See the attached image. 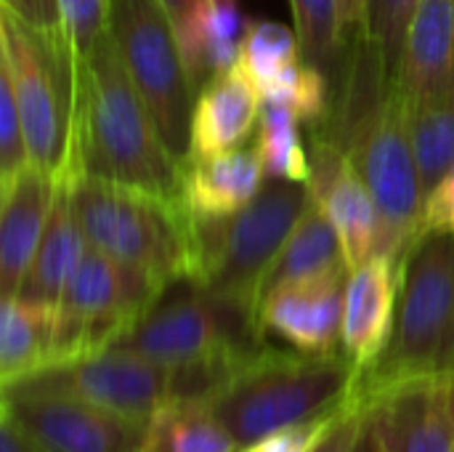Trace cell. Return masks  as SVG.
Segmentation results:
<instances>
[{"instance_id": "1", "label": "cell", "mask_w": 454, "mask_h": 452, "mask_svg": "<svg viewBox=\"0 0 454 452\" xmlns=\"http://www.w3.org/2000/svg\"><path fill=\"white\" fill-rule=\"evenodd\" d=\"M309 133L338 147L364 178L380 213L375 256L402 269L404 256L423 234L426 189L412 144L410 101L367 32L351 45L333 112L309 125Z\"/></svg>"}, {"instance_id": "2", "label": "cell", "mask_w": 454, "mask_h": 452, "mask_svg": "<svg viewBox=\"0 0 454 452\" xmlns=\"http://www.w3.org/2000/svg\"><path fill=\"white\" fill-rule=\"evenodd\" d=\"M74 178H96L181 202L184 165L162 141L112 35L77 59Z\"/></svg>"}, {"instance_id": "3", "label": "cell", "mask_w": 454, "mask_h": 452, "mask_svg": "<svg viewBox=\"0 0 454 452\" xmlns=\"http://www.w3.org/2000/svg\"><path fill=\"white\" fill-rule=\"evenodd\" d=\"M356 392L359 370L343 352L306 354L261 344L202 400H207L242 450L282 426L343 408Z\"/></svg>"}, {"instance_id": "4", "label": "cell", "mask_w": 454, "mask_h": 452, "mask_svg": "<svg viewBox=\"0 0 454 452\" xmlns=\"http://www.w3.org/2000/svg\"><path fill=\"white\" fill-rule=\"evenodd\" d=\"M309 205V186L266 178L258 197L231 216H192L186 282L242 312L258 330L261 285ZM261 333V330H258Z\"/></svg>"}, {"instance_id": "5", "label": "cell", "mask_w": 454, "mask_h": 452, "mask_svg": "<svg viewBox=\"0 0 454 452\" xmlns=\"http://www.w3.org/2000/svg\"><path fill=\"white\" fill-rule=\"evenodd\" d=\"M0 69L19 104L29 163L67 181L77 123V56L67 32L40 29L0 3Z\"/></svg>"}, {"instance_id": "6", "label": "cell", "mask_w": 454, "mask_h": 452, "mask_svg": "<svg viewBox=\"0 0 454 452\" xmlns=\"http://www.w3.org/2000/svg\"><path fill=\"white\" fill-rule=\"evenodd\" d=\"M253 322L202 290L157 301L120 341L173 376L170 397H207L229 370L263 344Z\"/></svg>"}, {"instance_id": "7", "label": "cell", "mask_w": 454, "mask_h": 452, "mask_svg": "<svg viewBox=\"0 0 454 452\" xmlns=\"http://www.w3.org/2000/svg\"><path fill=\"white\" fill-rule=\"evenodd\" d=\"M454 373V232H423L399 269L388 346L359 376L362 389L415 376Z\"/></svg>"}, {"instance_id": "8", "label": "cell", "mask_w": 454, "mask_h": 452, "mask_svg": "<svg viewBox=\"0 0 454 452\" xmlns=\"http://www.w3.org/2000/svg\"><path fill=\"white\" fill-rule=\"evenodd\" d=\"M67 184L90 248L165 288L178 280L186 282L192 240L189 213L181 202L96 178Z\"/></svg>"}, {"instance_id": "9", "label": "cell", "mask_w": 454, "mask_h": 452, "mask_svg": "<svg viewBox=\"0 0 454 452\" xmlns=\"http://www.w3.org/2000/svg\"><path fill=\"white\" fill-rule=\"evenodd\" d=\"M109 35L162 141L184 165L192 155L197 91L168 5L162 0H112Z\"/></svg>"}, {"instance_id": "10", "label": "cell", "mask_w": 454, "mask_h": 452, "mask_svg": "<svg viewBox=\"0 0 454 452\" xmlns=\"http://www.w3.org/2000/svg\"><path fill=\"white\" fill-rule=\"evenodd\" d=\"M165 290L149 274L128 269L88 245L56 306L53 365L114 346Z\"/></svg>"}, {"instance_id": "11", "label": "cell", "mask_w": 454, "mask_h": 452, "mask_svg": "<svg viewBox=\"0 0 454 452\" xmlns=\"http://www.w3.org/2000/svg\"><path fill=\"white\" fill-rule=\"evenodd\" d=\"M19 384L80 397L141 429H146L157 408L173 394L170 370L117 344L69 362L51 365Z\"/></svg>"}, {"instance_id": "12", "label": "cell", "mask_w": 454, "mask_h": 452, "mask_svg": "<svg viewBox=\"0 0 454 452\" xmlns=\"http://www.w3.org/2000/svg\"><path fill=\"white\" fill-rule=\"evenodd\" d=\"M0 408L53 452H141V426L56 389L3 386Z\"/></svg>"}, {"instance_id": "13", "label": "cell", "mask_w": 454, "mask_h": 452, "mask_svg": "<svg viewBox=\"0 0 454 452\" xmlns=\"http://www.w3.org/2000/svg\"><path fill=\"white\" fill-rule=\"evenodd\" d=\"M359 392L386 452H454L450 376H415Z\"/></svg>"}, {"instance_id": "14", "label": "cell", "mask_w": 454, "mask_h": 452, "mask_svg": "<svg viewBox=\"0 0 454 452\" xmlns=\"http://www.w3.org/2000/svg\"><path fill=\"white\" fill-rule=\"evenodd\" d=\"M348 266L293 280L263 296L258 306V330L290 344L306 354L343 352V309Z\"/></svg>"}, {"instance_id": "15", "label": "cell", "mask_w": 454, "mask_h": 452, "mask_svg": "<svg viewBox=\"0 0 454 452\" xmlns=\"http://www.w3.org/2000/svg\"><path fill=\"white\" fill-rule=\"evenodd\" d=\"M309 194L325 208V213L335 224L346 264L354 269L378 253L380 213L375 197L351 165V160L322 136L309 133Z\"/></svg>"}, {"instance_id": "16", "label": "cell", "mask_w": 454, "mask_h": 452, "mask_svg": "<svg viewBox=\"0 0 454 452\" xmlns=\"http://www.w3.org/2000/svg\"><path fill=\"white\" fill-rule=\"evenodd\" d=\"M59 178L32 163L0 186V298L19 293L48 229Z\"/></svg>"}, {"instance_id": "17", "label": "cell", "mask_w": 454, "mask_h": 452, "mask_svg": "<svg viewBox=\"0 0 454 452\" xmlns=\"http://www.w3.org/2000/svg\"><path fill=\"white\" fill-rule=\"evenodd\" d=\"M399 304V266L372 256L348 274L343 309V354L367 373L391 341Z\"/></svg>"}, {"instance_id": "18", "label": "cell", "mask_w": 454, "mask_h": 452, "mask_svg": "<svg viewBox=\"0 0 454 452\" xmlns=\"http://www.w3.org/2000/svg\"><path fill=\"white\" fill-rule=\"evenodd\" d=\"M261 109L263 96L239 67L215 75L194 101L189 160L239 149L258 128Z\"/></svg>"}, {"instance_id": "19", "label": "cell", "mask_w": 454, "mask_h": 452, "mask_svg": "<svg viewBox=\"0 0 454 452\" xmlns=\"http://www.w3.org/2000/svg\"><path fill=\"white\" fill-rule=\"evenodd\" d=\"M410 107L454 93V0H423L412 21L396 80Z\"/></svg>"}, {"instance_id": "20", "label": "cell", "mask_w": 454, "mask_h": 452, "mask_svg": "<svg viewBox=\"0 0 454 452\" xmlns=\"http://www.w3.org/2000/svg\"><path fill=\"white\" fill-rule=\"evenodd\" d=\"M266 184V170L255 147L192 157L184 163L181 205L192 216H231L250 205Z\"/></svg>"}, {"instance_id": "21", "label": "cell", "mask_w": 454, "mask_h": 452, "mask_svg": "<svg viewBox=\"0 0 454 452\" xmlns=\"http://www.w3.org/2000/svg\"><path fill=\"white\" fill-rule=\"evenodd\" d=\"M247 24L239 0H194L176 19V32L197 93L215 75L237 67Z\"/></svg>"}, {"instance_id": "22", "label": "cell", "mask_w": 454, "mask_h": 452, "mask_svg": "<svg viewBox=\"0 0 454 452\" xmlns=\"http://www.w3.org/2000/svg\"><path fill=\"white\" fill-rule=\"evenodd\" d=\"M85 250H88V240H85V232L77 221L69 184L61 181L48 229L37 245L32 266H29L16 296H21L27 301L59 306V301H61L72 274L77 272Z\"/></svg>"}, {"instance_id": "23", "label": "cell", "mask_w": 454, "mask_h": 452, "mask_svg": "<svg viewBox=\"0 0 454 452\" xmlns=\"http://www.w3.org/2000/svg\"><path fill=\"white\" fill-rule=\"evenodd\" d=\"M0 389L53 365L56 306L21 296L0 298Z\"/></svg>"}, {"instance_id": "24", "label": "cell", "mask_w": 454, "mask_h": 452, "mask_svg": "<svg viewBox=\"0 0 454 452\" xmlns=\"http://www.w3.org/2000/svg\"><path fill=\"white\" fill-rule=\"evenodd\" d=\"M141 452H239V445L207 400L168 397L144 429Z\"/></svg>"}, {"instance_id": "25", "label": "cell", "mask_w": 454, "mask_h": 452, "mask_svg": "<svg viewBox=\"0 0 454 452\" xmlns=\"http://www.w3.org/2000/svg\"><path fill=\"white\" fill-rule=\"evenodd\" d=\"M340 266H348V264H346V253H343L338 229L330 221V216L325 213V208L309 194V205H306L301 221L295 224L293 234L287 237L285 248L279 250L274 266L269 269V274L261 285L258 306L266 293H271L274 288H279L285 282L325 274V272H333Z\"/></svg>"}, {"instance_id": "26", "label": "cell", "mask_w": 454, "mask_h": 452, "mask_svg": "<svg viewBox=\"0 0 454 452\" xmlns=\"http://www.w3.org/2000/svg\"><path fill=\"white\" fill-rule=\"evenodd\" d=\"M290 11L303 61L322 69L338 91L351 53L340 35L338 0H290Z\"/></svg>"}, {"instance_id": "27", "label": "cell", "mask_w": 454, "mask_h": 452, "mask_svg": "<svg viewBox=\"0 0 454 452\" xmlns=\"http://www.w3.org/2000/svg\"><path fill=\"white\" fill-rule=\"evenodd\" d=\"M255 149L261 155L266 178H287L301 184L309 181L311 157L301 141V120L287 104L263 101Z\"/></svg>"}, {"instance_id": "28", "label": "cell", "mask_w": 454, "mask_h": 452, "mask_svg": "<svg viewBox=\"0 0 454 452\" xmlns=\"http://www.w3.org/2000/svg\"><path fill=\"white\" fill-rule=\"evenodd\" d=\"M298 61H303V56L295 29L266 19L247 24L237 67L253 80L261 93Z\"/></svg>"}, {"instance_id": "29", "label": "cell", "mask_w": 454, "mask_h": 452, "mask_svg": "<svg viewBox=\"0 0 454 452\" xmlns=\"http://www.w3.org/2000/svg\"><path fill=\"white\" fill-rule=\"evenodd\" d=\"M410 128L428 194L454 165V93L426 107H410Z\"/></svg>"}, {"instance_id": "30", "label": "cell", "mask_w": 454, "mask_h": 452, "mask_svg": "<svg viewBox=\"0 0 454 452\" xmlns=\"http://www.w3.org/2000/svg\"><path fill=\"white\" fill-rule=\"evenodd\" d=\"M261 96L263 101L287 104L298 115L301 123L314 125V123H322L333 112L335 85L322 69L306 61H298L285 75H279Z\"/></svg>"}, {"instance_id": "31", "label": "cell", "mask_w": 454, "mask_h": 452, "mask_svg": "<svg viewBox=\"0 0 454 452\" xmlns=\"http://www.w3.org/2000/svg\"><path fill=\"white\" fill-rule=\"evenodd\" d=\"M420 3L423 0H370L364 32L378 43L386 59V69L394 80H399L404 51H407V37H410Z\"/></svg>"}, {"instance_id": "32", "label": "cell", "mask_w": 454, "mask_h": 452, "mask_svg": "<svg viewBox=\"0 0 454 452\" xmlns=\"http://www.w3.org/2000/svg\"><path fill=\"white\" fill-rule=\"evenodd\" d=\"M112 0H59L61 27L77 59L88 56L109 35Z\"/></svg>"}, {"instance_id": "33", "label": "cell", "mask_w": 454, "mask_h": 452, "mask_svg": "<svg viewBox=\"0 0 454 452\" xmlns=\"http://www.w3.org/2000/svg\"><path fill=\"white\" fill-rule=\"evenodd\" d=\"M29 165V149L19 104L8 75L0 69V186L11 184Z\"/></svg>"}, {"instance_id": "34", "label": "cell", "mask_w": 454, "mask_h": 452, "mask_svg": "<svg viewBox=\"0 0 454 452\" xmlns=\"http://www.w3.org/2000/svg\"><path fill=\"white\" fill-rule=\"evenodd\" d=\"M354 400V397H351ZM348 400V402H351ZM346 402V405H348ZM343 405V408H346ZM333 410L327 416H319V418H309V421H301V424H290V426H282L255 442H250L247 448H242L239 452H311L314 445L325 437V432L330 429V424L338 418V413L343 410Z\"/></svg>"}, {"instance_id": "35", "label": "cell", "mask_w": 454, "mask_h": 452, "mask_svg": "<svg viewBox=\"0 0 454 452\" xmlns=\"http://www.w3.org/2000/svg\"><path fill=\"white\" fill-rule=\"evenodd\" d=\"M364 429H367V405L362 392H356L354 400L338 413V418L330 424V429L311 452H356L364 437Z\"/></svg>"}, {"instance_id": "36", "label": "cell", "mask_w": 454, "mask_h": 452, "mask_svg": "<svg viewBox=\"0 0 454 452\" xmlns=\"http://www.w3.org/2000/svg\"><path fill=\"white\" fill-rule=\"evenodd\" d=\"M423 232H454V165L426 194Z\"/></svg>"}, {"instance_id": "37", "label": "cell", "mask_w": 454, "mask_h": 452, "mask_svg": "<svg viewBox=\"0 0 454 452\" xmlns=\"http://www.w3.org/2000/svg\"><path fill=\"white\" fill-rule=\"evenodd\" d=\"M0 3L40 29H64L59 0H0Z\"/></svg>"}, {"instance_id": "38", "label": "cell", "mask_w": 454, "mask_h": 452, "mask_svg": "<svg viewBox=\"0 0 454 452\" xmlns=\"http://www.w3.org/2000/svg\"><path fill=\"white\" fill-rule=\"evenodd\" d=\"M0 452H53L27 432L8 410L0 408Z\"/></svg>"}, {"instance_id": "39", "label": "cell", "mask_w": 454, "mask_h": 452, "mask_svg": "<svg viewBox=\"0 0 454 452\" xmlns=\"http://www.w3.org/2000/svg\"><path fill=\"white\" fill-rule=\"evenodd\" d=\"M367 8L370 0H338V21H340V35L346 48L351 51V45L362 37L364 32V21H367Z\"/></svg>"}, {"instance_id": "40", "label": "cell", "mask_w": 454, "mask_h": 452, "mask_svg": "<svg viewBox=\"0 0 454 452\" xmlns=\"http://www.w3.org/2000/svg\"><path fill=\"white\" fill-rule=\"evenodd\" d=\"M356 452H386V448L380 445V440L375 437V432L370 429V424H367V429H364V437H362Z\"/></svg>"}, {"instance_id": "41", "label": "cell", "mask_w": 454, "mask_h": 452, "mask_svg": "<svg viewBox=\"0 0 454 452\" xmlns=\"http://www.w3.org/2000/svg\"><path fill=\"white\" fill-rule=\"evenodd\" d=\"M162 3L168 5L170 16H173V21H176V19H178V16H181V13H184V11L189 8V5H192L194 0H162Z\"/></svg>"}, {"instance_id": "42", "label": "cell", "mask_w": 454, "mask_h": 452, "mask_svg": "<svg viewBox=\"0 0 454 452\" xmlns=\"http://www.w3.org/2000/svg\"><path fill=\"white\" fill-rule=\"evenodd\" d=\"M450 402H452V416H454V373H450Z\"/></svg>"}]
</instances>
